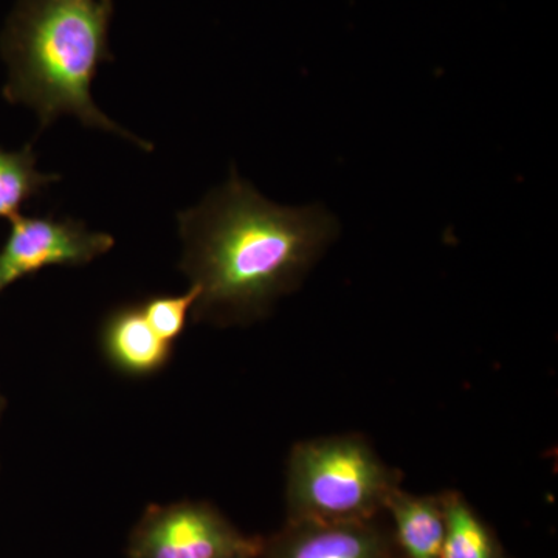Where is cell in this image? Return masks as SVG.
I'll use <instances>...</instances> for the list:
<instances>
[{
  "instance_id": "4",
  "label": "cell",
  "mask_w": 558,
  "mask_h": 558,
  "mask_svg": "<svg viewBox=\"0 0 558 558\" xmlns=\"http://www.w3.org/2000/svg\"><path fill=\"white\" fill-rule=\"evenodd\" d=\"M263 542L242 534L205 501L154 505L128 538V558H226L259 556Z\"/></svg>"
},
{
  "instance_id": "3",
  "label": "cell",
  "mask_w": 558,
  "mask_h": 558,
  "mask_svg": "<svg viewBox=\"0 0 558 558\" xmlns=\"http://www.w3.org/2000/svg\"><path fill=\"white\" fill-rule=\"evenodd\" d=\"M398 488L391 470L354 436L304 440L290 453V521L355 523L385 508Z\"/></svg>"
},
{
  "instance_id": "9",
  "label": "cell",
  "mask_w": 558,
  "mask_h": 558,
  "mask_svg": "<svg viewBox=\"0 0 558 558\" xmlns=\"http://www.w3.org/2000/svg\"><path fill=\"white\" fill-rule=\"evenodd\" d=\"M60 175L36 170V154L32 146L21 150L0 148V219H13L33 197L39 196Z\"/></svg>"
},
{
  "instance_id": "12",
  "label": "cell",
  "mask_w": 558,
  "mask_h": 558,
  "mask_svg": "<svg viewBox=\"0 0 558 558\" xmlns=\"http://www.w3.org/2000/svg\"><path fill=\"white\" fill-rule=\"evenodd\" d=\"M7 400L5 396L2 395V389H0V418H2L3 413H5Z\"/></svg>"
},
{
  "instance_id": "8",
  "label": "cell",
  "mask_w": 558,
  "mask_h": 558,
  "mask_svg": "<svg viewBox=\"0 0 558 558\" xmlns=\"http://www.w3.org/2000/svg\"><path fill=\"white\" fill-rule=\"evenodd\" d=\"M385 508L391 510L400 545L410 558H439L446 535L442 502L395 488Z\"/></svg>"
},
{
  "instance_id": "6",
  "label": "cell",
  "mask_w": 558,
  "mask_h": 558,
  "mask_svg": "<svg viewBox=\"0 0 558 558\" xmlns=\"http://www.w3.org/2000/svg\"><path fill=\"white\" fill-rule=\"evenodd\" d=\"M258 558H387V546L366 521H290L284 532L263 543Z\"/></svg>"
},
{
  "instance_id": "7",
  "label": "cell",
  "mask_w": 558,
  "mask_h": 558,
  "mask_svg": "<svg viewBox=\"0 0 558 558\" xmlns=\"http://www.w3.org/2000/svg\"><path fill=\"white\" fill-rule=\"evenodd\" d=\"M106 362L123 376L150 377L167 368L174 344L161 340L146 322L142 304H121L106 315L100 329Z\"/></svg>"
},
{
  "instance_id": "11",
  "label": "cell",
  "mask_w": 558,
  "mask_h": 558,
  "mask_svg": "<svg viewBox=\"0 0 558 558\" xmlns=\"http://www.w3.org/2000/svg\"><path fill=\"white\" fill-rule=\"evenodd\" d=\"M199 290L191 286L180 295H153L142 301V311L146 322L161 340L174 344L180 339L194 310Z\"/></svg>"
},
{
  "instance_id": "13",
  "label": "cell",
  "mask_w": 558,
  "mask_h": 558,
  "mask_svg": "<svg viewBox=\"0 0 558 558\" xmlns=\"http://www.w3.org/2000/svg\"><path fill=\"white\" fill-rule=\"evenodd\" d=\"M226 558H258V556H247V554H241V556H231Z\"/></svg>"
},
{
  "instance_id": "1",
  "label": "cell",
  "mask_w": 558,
  "mask_h": 558,
  "mask_svg": "<svg viewBox=\"0 0 558 558\" xmlns=\"http://www.w3.org/2000/svg\"><path fill=\"white\" fill-rule=\"evenodd\" d=\"M180 270L199 290L194 322L247 325L301 284L339 227L319 207L264 199L236 172L199 207L179 213Z\"/></svg>"
},
{
  "instance_id": "5",
  "label": "cell",
  "mask_w": 558,
  "mask_h": 558,
  "mask_svg": "<svg viewBox=\"0 0 558 558\" xmlns=\"http://www.w3.org/2000/svg\"><path fill=\"white\" fill-rule=\"evenodd\" d=\"M113 244L110 234L90 231L81 220L16 216L0 245V293L47 267L86 266L110 252Z\"/></svg>"
},
{
  "instance_id": "2",
  "label": "cell",
  "mask_w": 558,
  "mask_h": 558,
  "mask_svg": "<svg viewBox=\"0 0 558 558\" xmlns=\"http://www.w3.org/2000/svg\"><path fill=\"white\" fill-rule=\"evenodd\" d=\"M112 16V0H17L0 36V53L9 68L3 97L35 110L40 130L61 116H73L84 126L150 149L149 143L108 119L92 98L98 70L113 60Z\"/></svg>"
},
{
  "instance_id": "10",
  "label": "cell",
  "mask_w": 558,
  "mask_h": 558,
  "mask_svg": "<svg viewBox=\"0 0 558 558\" xmlns=\"http://www.w3.org/2000/svg\"><path fill=\"white\" fill-rule=\"evenodd\" d=\"M446 535L439 558H498L486 526L458 495L442 499Z\"/></svg>"
}]
</instances>
